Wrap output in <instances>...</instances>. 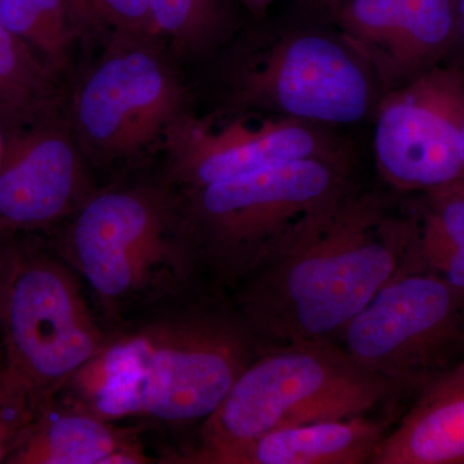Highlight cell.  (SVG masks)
I'll use <instances>...</instances> for the list:
<instances>
[{
	"label": "cell",
	"mask_w": 464,
	"mask_h": 464,
	"mask_svg": "<svg viewBox=\"0 0 464 464\" xmlns=\"http://www.w3.org/2000/svg\"><path fill=\"white\" fill-rule=\"evenodd\" d=\"M417 239L418 219L353 186L239 282L237 315L280 343L333 341L387 283L420 264Z\"/></svg>",
	"instance_id": "1"
},
{
	"label": "cell",
	"mask_w": 464,
	"mask_h": 464,
	"mask_svg": "<svg viewBox=\"0 0 464 464\" xmlns=\"http://www.w3.org/2000/svg\"><path fill=\"white\" fill-rule=\"evenodd\" d=\"M255 337L239 315L177 308L108 333L61 395L111 422L203 423L258 356Z\"/></svg>",
	"instance_id": "2"
},
{
	"label": "cell",
	"mask_w": 464,
	"mask_h": 464,
	"mask_svg": "<svg viewBox=\"0 0 464 464\" xmlns=\"http://www.w3.org/2000/svg\"><path fill=\"white\" fill-rule=\"evenodd\" d=\"M60 250L110 317L173 297L200 264L181 198L167 182L92 192L72 216Z\"/></svg>",
	"instance_id": "3"
},
{
	"label": "cell",
	"mask_w": 464,
	"mask_h": 464,
	"mask_svg": "<svg viewBox=\"0 0 464 464\" xmlns=\"http://www.w3.org/2000/svg\"><path fill=\"white\" fill-rule=\"evenodd\" d=\"M237 112L284 116L334 127L375 111L383 92L324 2L292 12L244 51L228 81Z\"/></svg>",
	"instance_id": "4"
},
{
	"label": "cell",
	"mask_w": 464,
	"mask_h": 464,
	"mask_svg": "<svg viewBox=\"0 0 464 464\" xmlns=\"http://www.w3.org/2000/svg\"><path fill=\"white\" fill-rule=\"evenodd\" d=\"M351 188V157L301 159L185 192L182 210L200 264L241 282Z\"/></svg>",
	"instance_id": "5"
},
{
	"label": "cell",
	"mask_w": 464,
	"mask_h": 464,
	"mask_svg": "<svg viewBox=\"0 0 464 464\" xmlns=\"http://www.w3.org/2000/svg\"><path fill=\"white\" fill-rule=\"evenodd\" d=\"M396 389L333 341L285 344L244 369L201 423L199 445L188 451L221 450L284 427L364 417Z\"/></svg>",
	"instance_id": "6"
},
{
	"label": "cell",
	"mask_w": 464,
	"mask_h": 464,
	"mask_svg": "<svg viewBox=\"0 0 464 464\" xmlns=\"http://www.w3.org/2000/svg\"><path fill=\"white\" fill-rule=\"evenodd\" d=\"M106 337L70 266L14 250L0 307V380L9 390L38 415L96 356Z\"/></svg>",
	"instance_id": "7"
},
{
	"label": "cell",
	"mask_w": 464,
	"mask_h": 464,
	"mask_svg": "<svg viewBox=\"0 0 464 464\" xmlns=\"http://www.w3.org/2000/svg\"><path fill=\"white\" fill-rule=\"evenodd\" d=\"M159 36L115 33L72 100L75 139L83 154L106 163L146 148L186 112L185 88Z\"/></svg>",
	"instance_id": "8"
},
{
	"label": "cell",
	"mask_w": 464,
	"mask_h": 464,
	"mask_svg": "<svg viewBox=\"0 0 464 464\" xmlns=\"http://www.w3.org/2000/svg\"><path fill=\"white\" fill-rule=\"evenodd\" d=\"M340 337L357 365L396 387H420L464 346V297L423 265L393 277Z\"/></svg>",
	"instance_id": "9"
},
{
	"label": "cell",
	"mask_w": 464,
	"mask_h": 464,
	"mask_svg": "<svg viewBox=\"0 0 464 464\" xmlns=\"http://www.w3.org/2000/svg\"><path fill=\"white\" fill-rule=\"evenodd\" d=\"M375 116V160L391 186L432 192L463 176L464 63L438 65L387 92Z\"/></svg>",
	"instance_id": "10"
},
{
	"label": "cell",
	"mask_w": 464,
	"mask_h": 464,
	"mask_svg": "<svg viewBox=\"0 0 464 464\" xmlns=\"http://www.w3.org/2000/svg\"><path fill=\"white\" fill-rule=\"evenodd\" d=\"M219 127L179 115L164 132L167 183L183 191L199 190L289 161L310 158H348L350 150L331 127L284 118L239 112Z\"/></svg>",
	"instance_id": "11"
},
{
	"label": "cell",
	"mask_w": 464,
	"mask_h": 464,
	"mask_svg": "<svg viewBox=\"0 0 464 464\" xmlns=\"http://www.w3.org/2000/svg\"><path fill=\"white\" fill-rule=\"evenodd\" d=\"M368 61L382 92L396 90L457 50V0H323Z\"/></svg>",
	"instance_id": "12"
},
{
	"label": "cell",
	"mask_w": 464,
	"mask_h": 464,
	"mask_svg": "<svg viewBox=\"0 0 464 464\" xmlns=\"http://www.w3.org/2000/svg\"><path fill=\"white\" fill-rule=\"evenodd\" d=\"M47 116L9 133L3 146L0 234L53 225L93 192L75 137Z\"/></svg>",
	"instance_id": "13"
},
{
	"label": "cell",
	"mask_w": 464,
	"mask_h": 464,
	"mask_svg": "<svg viewBox=\"0 0 464 464\" xmlns=\"http://www.w3.org/2000/svg\"><path fill=\"white\" fill-rule=\"evenodd\" d=\"M383 424L364 417L284 427L235 447L172 454L183 464H360L371 462Z\"/></svg>",
	"instance_id": "14"
},
{
	"label": "cell",
	"mask_w": 464,
	"mask_h": 464,
	"mask_svg": "<svg viewBox=\"0 0 464 464\" xmlns=\"http://www.w3.org/2000/svg\"><path fill=\"white\" fill-rule=\"evenodd\" d=\"M420 399L375 448L373 464H464V362L424 384Z\"/></svg>",
	"instance_id": "15"
},
{
	"label": "cell",
	"mask_w": 464,
	"mask_h": 464,
	"mask_svg": "<svg viewBox=\"0 0 464 464\" xmlns=\"http://www.w3.org/2000/svg\"><path fill=\"white\" fill-rule=\"evenodd\" d=\"M137 441L134 430L54 400L36 415L7 463L103 464L110 454Z\"/></svg>",
	"instance_id": "16"
},
{
	"label": "cell",
	"mask_w": 464,
	"mask_h": 464,
	"mask_svg": "<svg viewBox=\"0 0 464 464\" xmlns=\"http://www.w3.org/2000/svg\"><path fill=\"white\" fill-rule=\"evenodd\" d=\"M54 99L53 69L38 52L0 25V121L32 123L50 115Z\"/></svg>",
	"instance_id": "17"
},
{
	"label": "cell",
	"mask_w": 464,
	"mask_h": 464,
	"mask_svg": "<svg viewBox=\"0 0 464 464\" xmlns=\"http://www.w3.org/2000/svg\"><path fill=\"white\" fill-rule=\"evenodd\" d=\"M149 5L158 35L185 54L212 50L237 25L235 0H149Z\"/></svg>",
	"instance_id": "18"
},
{
	"label": "cell",
	"mask_w": 464,
	"mask_h": 464,
	"mask_svg": "<svg viewBox=\"0 0 464 464\" xmlns=\"http://www.w3.org/2000/svg\"><path fill=\"white\" fill-rule=\"evenodd\" d=\"M0 25L38 52L53 70L63 65L76 36L65 0H0Z\"/></svg>",
	"instance_id": "19"
},
{
	"label": "cell",
	"mask_w": 464,
	"mask_h": 464,
	"mask_svg": "<svg viewBox=\"0 0 464 464\" xmlns=\"http://www.w3.org/2000/svg\"><path fill=\"white\" fill-rule=\"evenodd\" d=\"M429 207L418 221L420 264L436 271L464 246V191L454 186L429 192Z\"/></svg>",
	"instance_id": "20"
},
{
	"label": "cell",
	"mask_w": 464,
	"mask_h": 464,
	"mask_svg": "<svg viewBox=\"0 0 464 464\" xmlns=\"http://www.w3.org/2000/svg\"><path fill=\"white\" fill-rule=\"evenodd\" d=\"M76 35L109 32L158 35L149 0H65ZM160 38V36H159Z\"/></svg>",
	"instance_id": "21"
},
{
	"label": "cell",
	"mask_w": 464,
	"mask_h": 464,
	"mask_svg": "<svg viewBox=\"0 0 464 464\" xmlns=\"http://www.w3.org/2000/svg\"><path fill=\"white\" fill-rule=\"evenodd\" d=\"M35 418L25 400L0 380V463L7 462Z\"/></svg>",
	"instance_id": "22"
},
{
	"label": "cell",
	"mask_w": 464,
	"mask_h": 464,
	"mask_svg": "<svg viewBox=\"0 0 464 464\" xmlns=\"http://www.w3.org/2000/svg\"><path fill=\"white\" fill-rule=\"evenodd\" d=\"M436 274L464 297V246L457 249Z\"/></svg>",
	"instance_id": "23"
},
{
	"label": "cell",
	"mask_w": 464,
	"mask_h": 464,
	"mask_svg": "<svg viewBox=\"0 0 464 464\" xmlns=\"http://www.w3.org/2000/svg\"><path fill=\"white\" fill-rule=\"evenodd\" d=\"M12 255H14V250L9 249L0 241V307H2L3 292H5V282H7Z\"/></svg>",
	"instance_id": "24"
},
{
	"label": "cell",
	"mask_w": 464,
	"mask_h": 464,
	"mask_svg": "<svg viewBox=\"0 0 464 464\" xmlns=\"http://www.w3.org/2000/svg\"><path fill=\"white\" fill-rule=\"evenodd\" d=\"M457 24H458L457 48H462V50L464 51V0H457Z\"/></svg>",
	"instance_id": "25"
},
{
	"label": "cell",
	"mask_w": 464,
	"mask_h": 464,
	"mask_svg": "<svg viewBox=\"0 0 464 464\" xmlns=\"http://www.w3.org/2000/svg\"><path fill=\"white\" fill-rule=\"evenodd\" d=\"M450 186H454V188H459V190L464 191V173L463 176L460 177V179H458L456 183H453V185Z\"/></svg>",
	"instance_id": "26"
}]
</instances>
